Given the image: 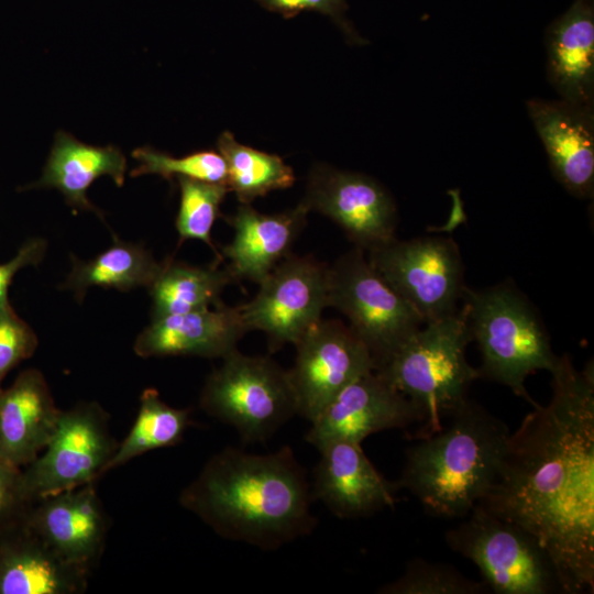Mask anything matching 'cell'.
Here are the masks:
<instances>
[{
    "instance_id": "6da1fadb",
    "label": "cell",
    "mask_w": 594,
    "mask_h": 594,
    "mask_svg": "<svg viewBox=\"0 0 594 594\" xmlns=\"http://www.w3.org/2000/svg\"><path fill=\"white\" fill-rule=\"evenodd\" d=\"M552 396L510 432L498 474L477 504L530 532L561 592L594 590V366L568 354L550 372Z\"/></svg>"
},
{
    "instance_id": "7a4b0ae2",
    "label": "cell",
    "mask_w": 594,
    "mask_h": 594,
    "mask_svg": "<svg viewBox=\"0 0 594 594\" xmlns=\"http://www.w3.org/2000/svg\"><path fill=\"white\" fill-rule=\"evenodd\" d=\"M306 471L292 448L267 454L224 448L180 493L179 504L220 537L275 550L316 527Z\"/></svg>"
},
{
    "instance_id": "3957f363",
    "label": "cell",
    "mask_w": 594,
    "mask_h": 594,
    "mask_svg": "<svg viewBox=\"0 0 594 594\" xmlns=\"http://www.w3.org/2000/svg\"><path fill=\"white\" fill-rule=\"evenodd\" d=\"M509 435L504 421L468 398L441 429L406 450L396 483L431 515L465 517L495 482Z\"/></svg>"
},
{
    "instance_id": "277c9868",
    "label": "cell",
    "mask_w": 594,
    "mask_h": 594,
    "mask_svg": "<svg viewBox=\"0 0 594 594\" xmlns=\"http://www.w3.org/2000/svg\"><path fill=\"white\" fill-rule=\"evenodd\" d=\"M461 302L481 353L480 378L505 385L535 406L525 381L537 371L551 372L559 358L537 307L509 279L476 290L466 287Z\"/></svg>"
},
{
    "instance_id": "5b68a950",
    "label": "cell",
    "mask_w": 594,
    "mask_h": 594,
    "mask_svg": "<svg viewBox=\"0 0 594 594\" xmlns=\"http://www.w3.org/2000/svg\"><path fill=\"white\" fill-rule=\"evenodd\" d=\"M472 341L464 311L426 322L375 372L410 399L422 413L414 439L442 428L447 418L468 399L480 378L466 359Z\"/></svg>"
},
{
    "instance_id": "8992f818",
    "label": "cell",
    "mask_w": 594,
    "mask_h": 594,
    "mask_svg": "<svg viewBox=\"0 0 594 594\" xmlns=\"http://www.w3.org/2000/svg\"><path fill=\"white\" fill-rule=\"evenodd\" d=\"M199 405L232 426L244 443L265 442L298 415L288 370L270 356L245 355L238 349L207 376Z\"/></svg>"
},
{
    "instance_id": "52a82bcc",
    "label": "cell",
    "mask_w": 594,
    "mask_h": 594,
    "mask_svg": "<svg viewBox=\"0 0 594 594\" xmlns=\"http://www.w3.org/2000/svg\"><path fill=\"white\" fill-rule=\"evenodd\" d=\"M465 517L446 532L444 540L479 568L488 590L497 594L561 592L551 560L530 532L480 505Z\"/></svg>"
},
{
    "instance_id": "ba28073f",
    "label": "cell",
    "mask_w": 594,
    "mask_h": 594,
    "mask_svg": "<svg viewBox=\"0 0 594 594\" xmlns=\"http://www.w3.org/2000/svg\"><path fill=\"white\" fill-rule=\"evenodd\" d=\"M329 306L345 316L374 370L426 323L354 246L329 266Z\"/></svg>"
},
{
    "instance_id": "9c48e42d",
    "label": "cell",
    "mask_w": 594,
    "mask_h": 594,
    "mask_svg": "<svg viewBox=\"0 0 594 594\" xmlns=\"http://www.w3.org/2000/svg\"><path fill=\"white\" fill-rule=\"evenodd\" d=\"M366 253L371 265L422 317L425 322L454 315L464 290V265L449 237L391 241Z\"/></svg>"
},
{
    "instance_id": "30bf717a",
    "label": "cell",
    "mask_w": 594,
    "mask_h": 594,
    "mask_svg": "<svg viewBox=\"0 0 594 594\" xmlns=\"http://www.w3.org/2000/svg\"><path fill=\"white\" fill-rule=\"evenodd\" d=\"M118 446L100 404L82 402L62 410L45 449L22 469L28 497L34 502L95 483L107 473Z\"/></svg>"
},
{
    "instance_id": "8fae6325",
    "label": "cell",
    "mask_w": 594,
    "mask_h": 594,
    "mask_svg": "<svg viewBox=\"0 0 594 594\" xmlns=\"http://www.w3.org/2000/svg\"><path fill=\"white\" fill-rule=\"evenodd\" d=\"M258 286L239 309L248 331L266 334L271 353L295 344L329 307V265L312 255L288 254Z\"/></svg>"
},
{
    "instance_id": "7c38bea8",
    "label": "cell",
    "mask_w": 594,
    "mask_h": 594,
    "mask_svg": "<svg viewBox=\"0 0 594 594\" xmlns=\"http://www.w3.org/2000/svg\"><path fill=\"white\" fill-rule=\"evenodd\" d=\"M300 202L332 220L354 248L364 252L396 237V204L377 180L365 174L317 164L308 174Z\"/></svg>"
},
{
    "instance_id": "4fadbf2b",
    "label": "cell",
    "mask_w": 594,
    "mask_h": 594,
    "mask_svg": "<svg viewBox=\"0 0 594 594\" xmlns=\"http://www.w3.org/2000/svg\"><path fill=\"white\" fill-rule=\"evenodd\" d=\"M294 345L295 363L288 372L298 415L310 422L348 384L375 369L365 344L337 319L321 318Z\"/></svg>"
},
{
    "instance_id": "5bb4252c",
    "label": "cell",
    "mask_w": 594,
    "mask_h": 594,
    "mask_svg": "<svg viewBox=\"0 0 594 594\" xmlns=\"http://www.w3.org/2000/svg\"><path fill=\"white\" fill-rule=\"evenodd\" d=\"M420 409L377 372L369 371L341 389L311 421L306 441L320 450L333 441H362L376 432L421 425Z\"/></svg>"
},
{
    "instance_id": "9a60e30c",
    "label": "cell",
    "mask_w": 594,
    "mask_h": 594,
    "mask_svg": "<svg viewBox=\"0 0 594 594\" xmlns=\"http://www.w3.org/2000/svg\"><path fill=\"white\" fill-rule=\"evenodd\" d=\"M25 522L62 558L90 572L102 556L108 518L95 483L34 501Z\"/></svg>"
},
{
    "instance_id": "2e32d148",
    "label": "cell",
    "mask_w": 594,
    "mask_h": 594,
    "mask_svg": "<svg viewBox=\"0 0 594 594\" xmlns=\"http://www.w3.org/2000/svg\"><path fill=\"white\" fill-rule=\"evenodd\" d=\"M319 451L311 495L334 516L360 518L396 504L400 488L376 470L361 443L333 441Z\"/></svg>"
},
{
    "instance_id": "e0dca14e",
    "label": "cell",
    "mask_w": 594,
    "mask_h": 594,
    "mask_svg": "<svg viewBox=\"0 0 594 594\" xmlns=\"http://www.w3.org/2000/svg\"><path fill=\"white\" fill-rule=\"evenodd\" d=\"M529 117L556 179L574 197L594 193V107L566 100L531 99Z\"/></svg>"
},
{
    "instance_id": "ac0fdd59",
    "label": "cell",
    "mask_w": 594,
    "mask_h": 594,
    "mask_svg": "<svg viewBox=\"0 0 594 594\" xmlns=\"http://www.w3.org/2000/svg\"><path fill=\"white\" fill-rule=\"evenodd\" d=\"M249 332L239 306L215 307L152 319L136 337L134 353L143 359L199 356L222 359Z\"/></svg>"
},
{
    "instance_id": "d6986e66",
    "label": "cell",
    "mask_w": 594,
    "mask_h": 594,
    "mask_svg": "<svg viewBox=\"0 0 594 594\" xmlns=\"http://www.w3.org/2000/svg\"><path fill=\"white\" fill-rule=\"evenodd\" d=\"M309 210L304 204L283 212L266 215L241 204L233 215L223 217L233 229L232 241L221 248L222 258L235 282L260 284L288 254L307 224Z\"/></svg>"
},
{
    "instance_id": "ffe728a7",
    "label": "cell",
    "mask_w": 594,
    "mask_h": 594,
    "mask_svg": "<svg viewBox=\"0 0 594 594\" xmlns=\"http://www.w3.org/2000/svg\"><path fill=\"white\" fill-rule=\"evenodd\" d=\"M37 369L22 371L0 391V461L23 469L51 440L61 415Z\"/></svg>"
},
{
    "instance_id": "44dd1931",
    "label": "cell",
    "mask_w": 594,
    "mask_h": 594,
    "mask_svg": "<svg viewBox=\"0 0 594 594\" xmlns=\"http://www.w3.org/2000/svg\"><path fill=\"white\" fill-rule=\"evenodd\" d=\"M90 571L54 551L24 521L0 534V594H81Z\"/></svg>"
},
{
    "instance_id": "7402d4cb",
    "label": "cell",
    "mask_w": 594,
    "mask_h": 594,
    "mask_svg": "<svg viewBox=\"0 0 594 594\" xmlns=\"http://www.w3.org/2000/svg\"><path fill=\"white\" fill-rule=\"evenodd\" d=\"M127 158L118 146L87 144L59 130L41 177L22 189H57L74 212L91 211L103 220L102 211L89 200L87 191L102 176L110 177L118 187L123 186Z\"/></svg>"
},
{
    "instance_id": "603a6c76",
    "label": "cell",
    "mask_w": 594,
    "mask_h": 594,
    "mask_svg": "<svg viewBox=\"0 0 594 594\" xmlns=\"http://www.w3.org/2000/svg\"><path fill=\"white\" fill-rule=\"evenodd\" d=\"M547 78L561 99L594 107V0H574L547 29Z\"/></svg>"
},
{
    "instance_id": "cb8c5ba5",
    "label": "cell",
    "mask_w": 594,
    "mask_h": 594,
    "mask_svg": "<svg viewBox=\"0 0 594 594\" xmlns=\"http://www.w3.org/2000/svg\"><path fill=\"white\" fill-rule=\"evenodd\" d=\"M112 239V245L91 260L72 255V270L61 287L72 292L76 300L81 301L92 287L129 292L148 288L156 278L162 262L143 244L122 241L114 234Z\"/></svg>"
},
{
    "instance_id": "d4e9b609",
    "label": "cell",
    "mask_w": 594,
    "mask_h": 594,
    "mask_svg": "<svg viewBox=\"0 0 594 594\" xmlns=\"http://www.w3.org/2000/svg\"><path fill=\"white\" fill-rule=\"evenodd\" d=\"M235 279L229 268L215 262L195 266L168 257L162 262L153 284L147 288L152 298V319L168 315L215 307L222 302L223 289Z\"/></svg>"
},
{
    "instance_id": "484cf974",
    "label": "cell",
    "mask_w": 594,
    "mask_h": 594,
    "mask_svg": "<svg viewBox=\"0 0 594 594\" xmlns=\"http://www.w3.org/2000/svg\"><path fill=\"white\" fill-rule=\"evenodd\" d=\"M217 148L227 164V186L241 204L295 183L293 168L282 157L241 144L229 131L219 135Z\"/></svg>"
},
{
    "instance_id": "4316f807",
    "label": "cell",
    "mask_w": 594,
    "mask_h": 594,
    "mask_svg": "<svg viewBox=\"0 0 594 594\" xmlns=\"http://www.w3.org/2000/svg\"><path fill=\"white\" fill-rule=\"evenodd\" d=\"M190 408H175L166 404L155 388H145L140 396L136 418L107 466V472L148 451L173 447L182 442L191 425Z\"/></svg>"
},
{
    "instance_id": "83f0119b",
    "label": "cell",
    "mask_w": 594,
    "mask_h": 594,
    "mask_svg": "<svg viewBox=\"0 0 594 594\" xmlns=\"http://www.w3.org/2000/svg\"><path fill=\"white\" fill-rule=\"evenodd\" d=\"M179 185L180 200L176 217V230L180 245L186 240H199L206 243L221 263V254L213 245L211 230L221 216L220 205L230 191L227 185L209 183L187 177L176 179Z\"/></svg>"
},
{
    "instance_id": "f1b7e54d",
    "label": "cell",
    "mask_w": 594,
    "mask_h": 594,
    "mask_svg": "<svg viewBox=\"0 0 594 594\" xmlns=\"http://www.w3.org/2000/svg\"><path fill=\"white\" fill-rule=\"evenodd\" d=\"M132 157L138 162L130 173L132 177L153 174L168 182L187 177L227 185V164L218 151H198L174 157L151 146H141L133 150Z\"/></svg>"
},
{
    "instance_id": "f546056e",
    "label": "cell",
    "mask_w": 594,
    "mask_h": 594,
    "mask_svg": "<svg viewBox=\"0 0 594 594\" xmlns=\"http://www.w3.org/2000/svg\"><path fill=\"white\" fill-rule=\"evenodd\" d=\"M488 587L482 581L464 576L446 563L425 559L411 560L404 573L395 581L382 586L381 594H484Z\"/></svg>"
},
{
    "instance_id": "4dcf8cb0",
    "label": "cell",
    "mask_w": 594,
    "mask_h": 594,
    "mask_svg": "<svg viewBox=\"0 0 594 594\" xmlns=\"http://www.w3.org/2000/svg\"><path fill=\"white\" fill-rule=\"evenodd\" d=\"M38 345L33 328L23 320L11 304L0 308V391L8 373L31 358Z\"/></svg>"
},
{
    "instance_id": "1f68e13d",
    "label": "cell",
    "mask_w": 594,
    "mask_h": 594,
    "mask_svg": "<svg viewBox=\"0 0 594 594\" xmlns=\"http://www.w3.org/2000/svg\"><path fill=\"white\" fill-rule=\"evenodd\" d=\"M22 479V469L0 461V534L23 524L32 505Z\"/></svg>"
},
{
    "instance_id": "d6a6232c",
    "label": "cell",
    "mask_w": 594,
    "mask_h": 594,
    "mask_svg": "<svg viewBox=\"0 0 594 594\" xmlns=\"http://www.w3.org/2000/svg\"><path fill=\"white\" fill-rule=\"evenodd\" d=\"M267 11L293 18L302 11H315L329 16L352 43H362L358 32L346 19L345 0H254Z\"/></svg>"
},
{
    "instance_id": "836d02e7",
    "label": "cell",
    "mask_w": 594,
    "mask_h": 594,
    "mask_svg": "<svg viewBox=\"0 0 594 594\" xmlns=\"http://www.w3.org/2000/svg\"><path fill=\"white\" fill-rule=\"evenodd\" d=\"M47 251V242L40 237L29 238L7 262L0 263V308L8 305V292L14 276L28 266L38 265Z\"/></svg>"
}]
</instances>
